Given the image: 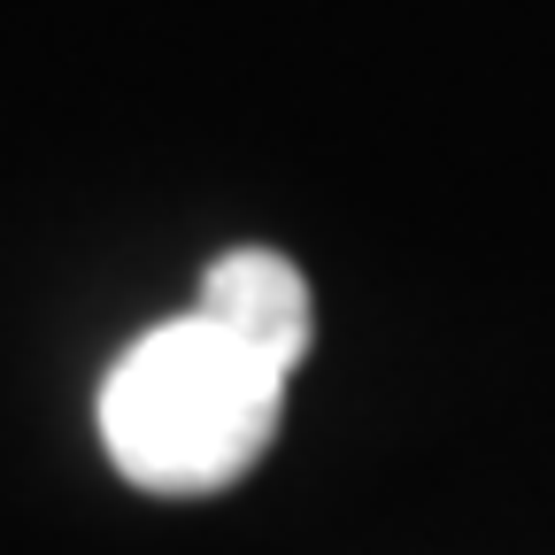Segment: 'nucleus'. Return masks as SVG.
Segmentation results:
<instances>
[{
    "instance_id": "1",
    "label": "nucleus",
    "mask_w": 555,
    "mask_h": 555,
    "mask_svg": "<svg viewBox=\"0 0 555 555\" xmlns=\"http://www.w3.org/2000/svg\"><path fill=\"white\" fill-rule=\"evenodd\" d=\"M286 363L224 332L217 317H170L139 332L101 378V448L147 494H217L278 433Z\"/></svg>"
},
{
    "instance_id": "2",
    "label": "nucleus",
    "mask_w": 555,
    "mask_h": 555,
    "mask_svg": "<svg viewBox=\"0 0 555 555\" xmlns=\"http://www.w3.org/2000/svg\"><path fill=\"white\" fill-rule=\"evenodd\" d=\"M201 317H217L224 332H240L247 347H262L270 363H301L309 356V278L286 262V255H270V247H232L201 270Z\"/></svg>"
}]
</instances>
